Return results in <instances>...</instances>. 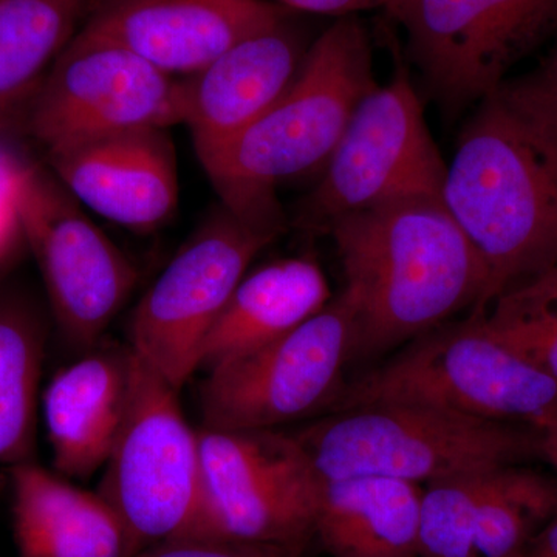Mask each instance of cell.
Returning a JSON list of instances; mask_svg holds the SVG:
<instances>
[{"label": "cell", "instance_id": "d6986e66", "mask_svg": "<svg viewBox=\"0 0 557 557\" xmlns=\"http://www.w3.org/2000/svg\"><path fill=\"white\" fill-rule=\"evenodd\" d=\"M329 278L317 260L296 256L245 274L201 347L208 370L287 335L332 300Z\"/></svg>", "mask_w": 557, "mask_h": 557}, {"label": "cell", "instance_id": "9a60e30c", "mask_svg": "<svg viewBox=\"0 0 557 557\" xmlns=\"http://www.w3.org/2000/svg\"><path fill=\"white\" fill-rule=\"evenodd\" d=\"M47 168L95 214L149 234L178 208V168L168 129H137L47 152Z\"/></svg>", "mask_w": 557, "mask_h": 557}, {"label": "cell", "instance_id": "83f0119b", "mask_svg": "<svg viewBox=\"0 0 557 557\" xmlns=\"http://www.w3.org/2000/svg\"><path fill=\"white\" fill-rule=\"evenodd\" d=\"M520 81L530 91L531 97L557 124V50L545 62L544 67Z\"/></svg>", "mask_w": 557, "mask_h": 557}, {"label": "cell", "instance_id": "e0dca14e", "mask_svg": "<svg viewBox=\"0 0 557 557\" xmlns=\"http://www.w3.org/2000/svg\"><path fill=\"white\" fill-rule=\"evenodd\" d=\"M139 359L131 346L106 343L58 370L42 394L53 471L89 479L104 468L129 408Z\"/></svg>", "mask_w": 557, "mask_h": 557}, {"label": "cell", "instance_id": "f1b7e54d", "mask_svg": "<svg viewBox=\"0 0 557 557\" xmlns=\"http://www.w3.org/2000/svg\"><path fill=\"white\" fill-rule=\"evenodd\" d=\"M287 9L327 16H354L359 11L381 9V0H276Z\"/></svg>", "mask_w": 557, "mask_h": 557}, {"label": "cell", "instance_id": "30bf717a", "mask_svg": "<svg viewBox=\"0 0 557 557\" xmlns=\"http://www.w3.org/2000/svg\"><path fill=\"white\" fill-rule=\"evenodd\" d=\"M278 234L223 205L212 211L135 307L129 346L138 358L180 391L252 260Z\"/></svg>", "mask_w": 557, "mask_h": 557}, {"label": "cell", "instance_id": "9c48e42d", "mask_svg": "<svg viewBox=\"0 0 557 557\" xmlns=\"http://www.w3.org/2000/svg\"><path fill=\"white\" fill-rule=\"evenodd\" d=\"M20 215L51 321L64 343L84 354L104 339L137 285L138 271L49 168L27 164Z\"/></svg>", "mask_w": 557, "mask_h": 557}, {"label": "cell", "instance_id": "3957f363", "mask_svg": "<svg viewBox=\"0 0 557 557\" xmlns=\"http://www.w3.org/2000/svg\"><path fill=\"white\" fill-rule=\"evenodd\" d=\"M376 86L368 30L339 17L309 47L292 86L225 145L200 157L223 207L282 233L276 189L325 168L359 101Z\"/></svg>", "mask_w": 557, "mask_h": 557}, {"label": "cell", "instance_id": "4316f807", "mask_svg": "<svg viewBox=\"0 0 557 557\" xmlns=\"http://www.w3.org/2000/svg\"><path fill=\"white\" fill-rule=\"evenodd\" d=\"M304 549L225 539L182 537L149 545L132 557H302Z\"/></svg>", "mask_w": 557, "mask_h": 557}, {"label": "cell", "instance_id": "5bb4252c", "mask_svg": "<svg viewBox=\"0 0 557 557\" xmlns=\"http://www.w3.org/2000/svg\"><path fill=\"white\" fill-rule=\"evenodd\" d=\"M285 21L269 0H95L81 33L119 44L175 78Z\"/></svg>", "mask_w": 557, "mask_h": 557}, {"label": "cell", "instance_id": "8fae6325", "mask_svg": "<svg viewBox=\"0 0 557 557\" xmlns=\"http://www.w3.org/2000/svg\"><path fill=\"white\" fill-rule=\"evenodd\" d=\"M203 507L196 537L306 548L319 479L295 435L199 428Z\"/></svg>", "mask_w": 557, "mask_h": 557}, {"label": "cell", "instance_id": "44dd1931", "mask_svg": "<svg viewBox=\"0 0 557 557\" xmlns=\"http://www.w3.org/2000/svg\"><path fill=\"white\" fill-rule=\"evenodd\" d=\"M50 313L20 284L0 281V465L36 457L39 386Z\"/></svg>", "mask_w": 557, "mask_h": 557}, {"label": "cell", "instance_id": "277c9868", "mask_svg": "<svg viewBox=\"0 0 557 557\" xmlns=\"http://www.w3.org/2000/svg\"><path fill=\"white\" fill-rule=\"evenodd\" d=\"M319 480L384 475L434 480L539 458L533 426L458 416L428 406L336 410L293 432Z\"/></svg>", "mask_w": 557, "mask_h": 557}, {"label": "cell", "instance_id": "4dcf8cb0", "mask_svg": "<svg viewBox=\"0 0 557 557\" xmlns=\"http://www.w3.org/2000/svg\"><path fill=\"white\" fill-rule=\"evenodd\" d=\"M533 429L537 437L539 458L557 471V417L548 418Z\"/></svg>", "mask_w": 557, "mask_h": 557}, {"label": "cell", "instance_id": "5b68a950", "mask_svg": "<svg viewBox=\"0 0 557 557\" xmlns=\"http://www.w3.org/2000/svg\"><path fill=\"white\" fill-rule=\"evenodd\" d=\"M372 405L428 406L536 426L557 417V381L528 364L469 314L410 341L394 358L347 383L333 412Z\"/></svg>", "mask_w": 557, "mask_h": 557}, {"label": "cell", "instance_id": "2e32d148", "mask_svg": "<svg viewBox=\"0 0 557 557\" xmlns=\"http://www.w3.org/2000/svg\"><path fill=\"white\" fill-rule=\"evenodd\" d=\"M307 51L298 33L282 21L180 81V115L199 159L267 112L298 76Z\"/></svg>", "mask_w": 557, "mask_h": 557}, {"label": "cell", "instance_id": "cb8c5ba5", "mask_svg": "<svg viewBox=\"0 0 557 557\" xmlns=\"http://www.w3.org/2000/svg\"><path fill=\"white\" fill-rule=\"evenodd\" d=\"M471 314L509 350L557 381V267Z\"/></svg>", "mask_w": 557, "mask_h": 557}, {"label": "cell", "instance_id": "d4e9b609", "mask_svg": "<svg viewBox=\"0 0 557 557\" xmlns=\"http://www.w3.org/2000/svg\"><path fill=\"white\" fill-rule=\"evenodd\" d=\"M493 469L463 472L423 486L418 557H479L475 518L487 475Z\"/></svg>", "mask_w": 557, "mask_h": 557}, {"label": "cell", "instance_id": "1f68e13d", "mask_svg": "<svg viewBox=\"0 0 557 557\" xmlns=\"http://www.w3.org/2000/svg\"><path fill=\"white\" fill-rule=\"evenodd\" d=\"M408 0H381V10L392 17L394 21H398L401 16L403 10H405Z\"/></svg>", "mask_w": 557, "mask_h": 557}, {"label": "cell", "instance_id": "ac0fdd59", "mask_svg": "<svg viewBox=\"0 0 557 557\" xmlns=\"http://www.w3.org/2000/svg\"><path fill=\"white\" fill-rule=\"evenodd\" d=\"M9 471L17 557H132L139 552L100 494L36 461Z\"/></svg>", "mask_w": 557, "mask_h": 557}, {"label": "cell", "instance_id": "6da1fadb", "mask_svg": "<svg viewBox=\"0 0 557 557\" xmlns=\"http://www.w3.org/2000/svg\"><path fill=\"white\" fill-rule=\"evenodd\" d=\"M443 203L485 263L478 313L557 267V124L522 81L478 102L448 164Z\"/></svg>", "mask_w": 557, "mask_h": 557}, {"label": "cell", "instance_id": "7402d4cb", "mask_svg": "<svg viewBox=\"0 0 557 557\" xmlns=\"http://www.w3.org/2000/svg\"><path fill=\"white\" fill-rule=\"evenodd\" d=\"M95 0H0V134L75 38Z\"/></svg>", "mask_w": 557, "mask_h": 557}, {"label": "cell", "instance_id": "7c38bea8", "mask_svg": "<svg viewBox=\"0 0 557 557\" xmlns=\"http://www.w3.org/2000/svg\"><path fill=\"white\" fill-rule=\"evenodd\" d=\"M397 22L429 94L456 115L557 30V0H408Z\"/></svg>", "mask_w": 557, "mask_h": 557}, {"label": "cell", "instance_id": "52a82bcc", "mask_svg": "<svg viewBox=\"0 0 557 557\" xmlns=\"http://www.w3.org/2000/svg\"><path fill=\"white\" fill-rule=\"evenodd\" d=\"M354 343V311L343 293L287 335L207 370L201 426L281 431L338 408Z\"/></svg>", "mask_w": 557, "mask_h": 557}, {"label": "cell", "instance_id": "f546056e", "mask_svg": "<svg viewBox=\"0 0 557 557\" xmlns=\"http://www.w3.org/2000/svg\"><path fill=\"white\" fill-rule=\"evenodd\" d=\"M518 557H557V515L539 531Z\"/></svg>", "mask_w": 557, "mask_h": 557}, {"label": "cell", "instance_id": "8992f818", "mask_svg": "<svg viewBox=\"0 0 557 557\" xmlns=\"http://www.w3.org/2000/svg\"><path fill=\"white\" fill-rule=\"evenodd\" d=\"M394 57L391 81L359 101L321 182L300 205V228L327 233L336 220L381 205L443 200L448 164L397 47Z\"/></svg>", "mask_w": 557, "mask_h": 557}, {"label": "cell", "instance_id": "484cf974", "mask_svg": "<svg viewBox=\"0 0 557 557\" xmlns=\"http://www.w3.org/2000/svg\"><path fill=\"white\" fill-rule=\"evenodd\" d=\"M27 164L0 139V281L25 247L20 215V190Z\"/></svg>", "mask_w": 557, "mask_h": 557}, {"label": "cell", "instance_id": "ba28073f", "mask_svg": "<svg viewBox=\"0 0 557 557\" xmlns=\"http://www.w3.org/2000/svg\"><path fill=\"white\" fill-rule=\"evenodd\" d=\"M178 392L139 359L129 408L102 468L97 493L139 549L199 533V429L183 413Z\"/></svg>", "mask_w": 557, "mask_h": 557}, {"label": "cell", "instance_id": "4fadbf2b", "mask_svg": "<svg viewBox=\"0 0 557 557\" xmlns=\"http://www.w3.org/2000/svg\"><path fill=\"white\" fill-rule=\"evenodd\" d=\"M46 152L123 132L182 123L180 79L112 40L76 33L27 104Z\"/></svg>", "mask_w": 557, "mask_h": 557}, {"label": "cell", "instance_id": "603a6c76", "mask_svg": "<svg viewBox=\"0 0 557 557\" xmlns=\"http://www.w3.org/2000/svg\"><path fill=\"white\" fill-rule=\"evenodd\" d=\"M557 515V480L523 465L493 469L475 518L479 557H518Z\"/></svg>", "mask_w": 557, "mask_h": 557}, {"label": "cell", "instance_id": "ffe728a7", "mask_svg": "<svg viewBox=\"0 0 557 557\" xmlns=\"http://www.w3.org/2000/svg\"><path fill=\"white\" fill-rule=\"evenodd\" d=\"M314 537L332 557H418L423 486L384 475L319 480Z\"/></svg>", "mask_w": 557, "mask_h": 557}, {"label": "cell", "instance_id": "7a4b0ae2", "mask_svg": "<svg viewBox=\"0 0 557 557\" xmlns=\"http://www.w3.org/2000/svg\"><path fill=\"white\" fill-rule=\"evenodd\" d=\"M327 234L354 311L350 362L383 357L485 298V263L442 199L355 212Z\"/></svg>", "mask_w": 557, "mask_h": 557}]
</instances>
